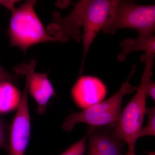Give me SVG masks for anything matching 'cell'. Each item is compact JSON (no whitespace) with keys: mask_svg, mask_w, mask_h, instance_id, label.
Listing matches in <instances>:
<instances>
[{"mask_svg":"<svg viewBox=\"0 0 155 155\" xmlns=\"http://www.w3.org/2000/svg\"><path fill=\"white\" fill-rule=\"evenodd\" d=\"M87 136L72 145L60 155H84L86 150Z\"/></svg>","mask_w":155,"mask_h":155,"instance_id":"14","label":"cell"},{"mask_svg":"<svg viewBox=\"0 0 155 155\" xmlns=\"http://www.w3.org/2000/svg\"><path fill=\"white\" fill-rule=\"evenodd\" d=\"M147 96L150 97L154 101L155 100V84L152 80H150L147 87Z\"/></svg>","mask_w":155,"mask_h":155,"instance_id":"16","label":"cell"},{"mask_svg":"<svg viewBox=\"0 0 155 155\" xmlns=\"http://www.w3.org/2000/svg\"><path fill=\"white\" fill-rule=\"evenodd\" d=\"M136 155L135 154H126V155ZM147 155H155V152H149L148 153Z\"/></svg>","mask_w":155,"mask_h":155,"instance_id":"18","label":"cell"},{"mask_svg":"<svg viewBox=\"0 0 155 155\" xmlns=\"http://www.w3.org/2000/svg\"><path fill=\"white\" fill-rule=\"evenodd\" d=\"M115 127L89 126L87 130V148L94 150L99 155H123L122 150L126 145L117 136Z\"/></svg>","mask_w":155,"mask_h":155,"instance_id":"9","label":"cell"},{"mask_svg":"<svg viewBox=\"0 0 155 155\" xmlns=\"http://www.w3.org/2000/svg\"><path fill=\"white\" fill-rule=\"evenodd\" d=\"M146 115L148 117L145 127H142L138 134V138L155 136V107L147 108Z\"/></svg>","mask_w":155,"mask_h":155,"instance_id":"12","label":"cell"},{"mask_svg":"<svg viewBox=\"0 0 155 155\" xmlns=\"http://www.w3.org/2000/svg\"><path fill=\"white\" fill-rule=\"evenodd\" d=\"M130 28L139 34H153L155 29V5H141L132 1H116L102 31L114 34L122 28Z\"/></svg>","mask_w":155,"mask_h":155,"instance_id":"5","label":"cell"},{"mask_svg":"<svg viewBox=\"0 0 155 155\" xmlns=\"http://www.w3.org/2000/svg\"><path fill=\"white\" fill-rule=\"evenodd\" d=\"M155 55L144 54L141 61L145 63L141 82L136 93L122 111L118 124L114 132L119 138L124 140L128 146V154H135L136 143L138 134L143 127L146 112L147 87L153 76V68Z\"/></svg>","mask_w":155,"mask_h":155,"instance_id":"2","label":"cell"},{"mask_svg":"<svg viewBox=\"0 0 155 155\" xmlns=\"http://www.w3.org/2000/svg\"><path fill=\"white\" fill-rule=\"evenodd\" d=\"M38 61L35 58L30 60L29 64H18L14 68L17 75H25L28 81V92L37 104L38 114H45L50 99L56 95L52 84L48 78V72L40 73L35 72Z\"/></svg>","mask_w":155,"mask_h":155,"instance_id":"6","label":"cell"},{"mask_svg":"<svg viewBox=\"0 0 155 155\" xmlns=\"http://www.w3.org/2000/svg\"><path fill=\"white\" fill-rule=\"evenodd\" d=\"M22 94L15 84L9 81L0 83V113L17 110Z\"/></svg>","mask_w":155,"mask_h":155,"instance_id":"11","label":"cell"},{"mask_svg":"<svg viewBox=\"0 0 155 155\" xmlns=\"http://www.w3.org/2000/svg\"><path fill=\"white\" fill-rule=\"evenodd\" d=\"M10 126L0 115V148L2 149L8 153L9 140L8 134Z\"/></svg>","mask_w":155,"mask_h":155,"instance_id":"13","label":"cell"},{"mask_svg":"<svg viewBox=\"0 0 155 155\" xmlns=\"http://www.w3.org/2000/svg\"><path fill=\"white\" fill-rule=\"evenodd\" d=\"M86 155H99L94 150L92 149L88 148V150H87V153Z\"/></svg>","mask_w":155,"mask_h":155,"instance_id":"17","label":"cell"},{"mask_svg":"<svg viewBox=\"0 0 155 155\" xmlns=\"http://www.w3.org/2000/svg\"><path fill=\"white\" fill-rule=\"evenodd\" d=\"M121 51L117 56L118 61L124 62L129 53L135 51L145 52V54H155V37L153 34H139L136 38H130L120 43Z\"/></svg>","mask_w":155,"mask_h":155,"instance_id":"10","label":"cell"},{"mask_svg":"<svg viewBox=\"0 0 155 155\" xmlns=\"http://www.w3.org/2000/svg\"><path fill=\"white\" fill-rule=\"evenodd\" d=\"M137 69L134 65L127 80L121 88L112 96L97 104L78 113L69 115L63 125L64 130L69 132L79 123H86L90 126H108L115 127L118 124L122 113V105L125 95L130 94L136 91L137 87L130 84V78Z\"/></svg>","mask_w":155,"mask_h":155,"instance_id":"4","label":"cell"},{"mask_svg":"<svg viewBox=\"0 0 155 155\" xmlns=\"http://www.w3.org/2000/svg\"><path fill=\"white\" fill-rule=\"evenodd\" d=\"M28 81L9 130V155H25L29 143L31 122L28 106Z\"/></svg>","mask_w":155,"mask_h":155,"instance_id":"7","label":"cell"},{"mask_svg":"<svg viewBox=\"0 0 155 155\" xmlns=\"http://www.w3.org/2000/svg\"><path fill=\"white\" fill-rule=\"evenodd\" d=\"M115 0H81L70 14L63 17L58 11L47 27L56 41L66 42L73 39L83 42V53L80 67L82 74L87 55L95 38L102 30L110 17Z\"/></svg>","mask_w":155,"mask_h":155,"instance_id":"1","label":"cell"},{"mask_svg":"<svg viewBox=\"0 0 155 155\" xmlns=\"http://www.w3.org/2000/svg\"><path fill=\"white\" fill-rule=\"evenodd\" d=\"M35 0H28L18 8L11 9L7 33L11 47H16L25 54L32 46L56 41L50 35L37 14Z\"/></svg>","mask_w":155,"mask_h":155,"instance_id":"3","label":"cell"},{"mask_svg":"<svg viewBox=\"0 0 155 155\" xmlns=\"http://www.w3.org/2000/svg\"><path fill=\"white\" fill-rule=\"evenodd\" d=\"M18 78V75H13L7 72L0 64V83L9 81L15 84L17 83Z\"/></svg>","mask_w":155,"mask_h":155,"instance_id":"15","label":"cell"},{"mask_svg":"<svg viewBox=\"0 0 155 155\" xmlns=\"http://www.w3.org/2000/svg\"><path fill=\"white\" fill-rule=\"evenodd\" d=\"M107 94V87L103 81L89 75L79 77L71 90L74 103L82 110L102 101Z\"/></svg>","mask_w":155,"mask_h":155,"instance_id":"8","label":"cell"}]
</instances>
